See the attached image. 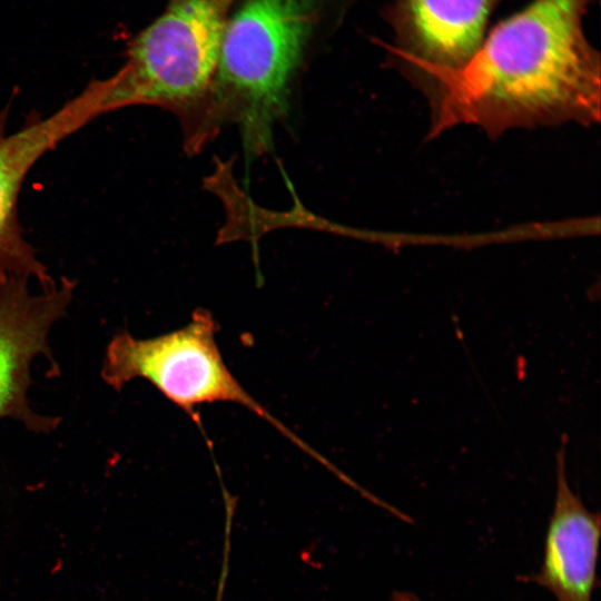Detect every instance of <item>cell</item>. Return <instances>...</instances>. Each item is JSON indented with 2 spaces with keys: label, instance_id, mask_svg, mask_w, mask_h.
<instances>
[{
  "label": "cell",
  "instance_id": "obj_4",
  "mask_svg": "<svg viewBox=\"0 0 601 601\" xmlns=\"http://www.w3.org/2000/svg\"><path fill=\"white\" fill-rule=\"evenodd\" d=\"M217 324L204 309L184 327L151 338L128 333L112 337L104 356L101 377L114 390L144 378L198 422L197 405L231 402L253 411L313 457L316 451L276 420L236 380L226 366L215 334Z\"/></svg>",
  "mask_w": 601,
  "mask_h": 601
},
{
  "label": "cell",
  "instance_id": "obj_6",
  "mask_svg": "<svg viewBox=\"0 0 601 601\" xmlns=\"http://www.w3.org/2000/svg\"><path fill=\"white\" fill-rule=\"evenodd\" d=\"M500 0H395L388 21L396 58L431 100L441 83L481 48Z\"/></svg>",
  "mask_w": 601,
  "mask_h": 601
},
{
  "label": "cell",
  "instance_id": "obj_3",
  "mask_svg": "<svg viewBox=\"0 0 601 601\" xmlns=\"http://www.w3.org/2000/svg\"><path fill=\"white\" fill-rule=\"evenodd\" d=\"M236 0H170L129 43L125 65L110 77L109 111L155 106L175 114L184 134L210 90L225 26Z\"/></svg>",
  "mask_w": 601,
  "mask_h": 601
},
{
  "label": "cell",
  "instance_id": "obj_7",
  "mask_svg": "<svg viewBox=\"0 0 601 601\" xmlns=\"http://www.w3.org/2000/svg\"><path fill=\"white\" fill-rule=\"evenodd\" d=\"M73 289L75 282L68 278L40 294H31L22 278L0 285V420H17L37 433L58 426L59 418L30 407L27 393L32 362L42 354L49 356V332L65 316Z\"/></svg>",
  "mask_w": 601,
  "mask_h": 601
},
{
  "label": "cell",
  "instance_id": "obj_2",
  "mask_svg": "<svg viewBox=\"0 0 601 601\" xmlns=\"http://www.w3.org/2000/svg\"><path fill=\"white\" fill-rule=\"evenodd\" d=\"M328 0H236L217 70L187 138L199 151L226 124H235L247 156L272 147L286 114L292 81Z\"/></svg>",
  "mask_w": 601,
  "mask_h": 601
},
{
  "label": "cell",
  "instance_id": "obj_1",
  "mask_svg": "<svg viewBox=\"0 0 601 601\" xmlns=\"http://www.w3.org/2000/svg\"><path fill=\"white\" fill-rule=\"evenodd\" d=\"M590 0H533L501 21L431 100V136L456 125L508 129L600 120V56L583 31Z\"/></svg>",
  "mask_w": 601,
  "mask_h": 601
},
{
  "label": "cell",
  "instance_id": "obj_5",
  "mask_svg": "<svg viewBox=\"0 0 601 601\" xmlns=\"http://www.w3.org/2000/svg\"><path fill=\"white\" fill-rule=\"evenodd\" d=\"M109 80L98 79L47 117L28 120L8 131V107L0 110V285L10 279H36L42 288L57 282L37 258L18 220V197L33 165L63 139L108 112Z\"/></svg>",
  "mask_w": 601,
  "mask_h": 601
},
{
  "label": "cell",
  "instance_id": "obj_9",
  "mask_svg": "<svg viewBox=\"0 0 601 601\" xmlns=\"http://www.w3.org/2000/svg\"><path fill=\"white\" fill-rule=\"evenodd\" d=\"M394 601H422L417 595L411 592L397 591L394 593Z\"/></svg>",
  "mask_w": 601,
  "mask_h": 601
},
{
  "label": "cell",
  "instance_id": "obj_8",
  "mask_svg": "<svg viewBox=\"0 0 601 601\" xmlns=\"http://www.w3.org/2000/svg\"><path fill=\"white\" fill-rule=\"evenodd\" d=\"M568 437L555 454L556 491L539 571L525 578L548 590L555 601H592L599 585L597 564L600 513L590 511L569 484L565 469Z\"/></svg>",
  "mask_w": 601,
  "mask_h": 601
}]
</instances>
